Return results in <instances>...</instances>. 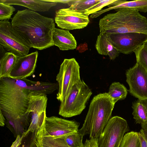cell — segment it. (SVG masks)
I'll use <instances>...</instances> for the list:
<instances>
[{"label": "cell", "instance_id": "1", "mask_svg": "<svg viewBox=\"0 0 147 147\" xmlns=\"http://www.w3.org/2000/svg\"><path fill=\"white\" fill-rule=\"evenodd\" d=\"M45 90L42 82L9 77L0 78V111L6 119V126L15 137L22 136L30 125L31 113L27 111L30 94H43Z\"/></svg>", "mask_w": 147, "mask_h": 147}, {"label": "cell", "instance_id": "2", "mask_svg": "<svg viewBox=\"0 0 147 147\" xmlns=\"http://www.w3.org/2000/svg\"><path fill=\"white\" fill-rule=\"evenodd\" d=\"M11 20L13 28L30 48L42 50L54 46L53 19L25 9L18 11Z\"/></svg>", "mask_w": 147, "mask_h": 147}, {"label": "cell", "instance_id": "3", "mask_svg": "<svg viewBox=\"0 0 147 147\" xmlns=\"http://www.w3.org/2000/svg\"><path fill=\"white\" fill-rule=\"evenodd\" d=\"M117 11L100 19V33L111 34L136 32L147 34V18L138 11L128 8L115 9Z\"/></svg>", "mask_w": 147, "mask_h": 147}, {"label": "cell", "instance_id": "4", "mask_svg": "<svg viewBox=\"0 0 147 147\" xmlns=\"http://www.w3.org/2000/svg\"><path fill=\"white\" fill-rule=\"evenodd\" d=\"M115 104L108 93L94 96L82 126L78 131L80 134L83 137L88 135L90 138H98L111 118Z\"/></svg>", "mask_w": 147, "mask_h": 147}, {"label": "cell", "instance_id": "5", "mask_svg": "<svg viewBox=\"0 0 147 147\" xmlns=\"http://www.w3.org/2000/svg\"><path fill=\"white\" fill-rule=\"evenodd\" d=\"M92 93L91 89L81 80L73 86L67 96L61 102L59 114L64 117L80 115Z\"/></svg>", "mask_w": 147, "mask_h": 147}, {"label": "cell", "instance_id": "6", "mask_svg": "<svg viewBox=\"0 0 147 147\" xmlns=\"http://www.w3.org/2000/svg\"><path fill=\"white\" fill-rule=\"evenodd\" d=\"M80 68L74 58L65 59L61 64L56 78L59 84L56 98L61 102L67 96L73 86L81 81Z\"/></svg>", "mask_w": 147, "mask_h": 147}, {"label": "cell", "instance_id": "7", "mask_svg": "<svg viewBox=\"0 0 147 147\" xmlns=\"http://www.w3.org/2000/svg\"><path fill=\"white\" fill-rule=\"evenodd\" d=\"M0 45L17 57L28 54L30 48L9 20L0 21Z\"/></svg>", "mask_w": 147, "mask_h": 147}, {"label": "cell", "instance_id": "8", "mask_svg": "<svg viewBox=\"0 0 147 147\" xmlns=\"http://www.w3.org/2000/svg\"><path fill=\"white\" fill-rule=\"evenodd\" d=\"M129 131L125 120L118 116L111 118L98 138V147H119L125 133Z\"/></svg>", "mask_w": 147, "mask_h": 147}, {"label": "cell", "instance_id": "9", "mask_svg": "<svg viewBox=\"0 0 147 147\" xmlns=\"http://www.w3.org/2000/svg\"><path fill=\"white\" fill-rule=\"evenodd\" d=\"M47 102L46 94L34 92L30 94L27 113H31V120L27 130L22 135L24 137L30 132H37L45 121Z\"/></svg>", "mask_w": 147, "mask_h": 147}, {"label": "cell", "instance_id": "10", "mask_svg": "<svg viewBox=\"0 0 147 147\" xmlns=\"http://www.w3.org/2000/svg\"><path fill=\"white\" fill-rule=\"evenodd\" d=\"M126 76L130 94L138 99H147V71L146 69L136 63L127 70Z\"/></svg>", "mask_w": 147, "mask_h": 147}, {"label": "cell", "instance_id": "11", "mask_svg": "<svg viewBox=\"0 0 147 147\" xmlns=\"http://www.w3.org/2000/svg\"><path fill=\"white\" fill-rule=\"evenodd\" d=\"M55 23L62 29L68 30L81 29L90 22L88 16L69 8L59 9L55 12Z\"/></svg>", "mask_w": 147, "mask_h": 147}, {"label": "cell", "instance_id": "12", "mask_svg": "<svg viewBox=\"0 0 147 147\" xmlns=\"http://www.w3.org/2000/svg\"><path fill=\"white\" fill-rule=\"evenodd\" d=\"M113 46L119 53L129 54L143 45L147 34L136 32L112 34L109 35Z\"/></svg>", "mask_w": 147, "mask_h": 147}, {"label": "cell", "instance_id": "13", "mask_svg": "<svg viewBox=\"0 0 147 147\" xmlns=\"http://www.w3.org/2000/svg\"><path fill=\"white\" fill-rule=\"evenodd\" d=\"M79 126L80 123L74 120H69L52 116L46 117L45 129L50 135L59 137L78 132Z\"/></svg>", "mask_w": 147, "mask_h": 147}, {"label": "cell", "instance_id": "14", "mask_svg": "<svg viewBox=\"0 0 147 147\" xmlns=\"http://www.w3.org/2000/svg\"><path fill=\"white\" fill-rule=\"evenodd\" d=\"M38 55V52L36 51L26 55L17 57L9 77L21 79L32 75L36 66Z\"/></svg>", "mask_w": 147, "mask_h": 147}, {"label": "cell", "instance_id": "15", "mask_svg": "<svg viewBox=\"0 0 147 147\" xmlns=\"http://www.w3.org/2000/svg\"><path fill=\"white\" fill-rule=\"evenodd\" d=\"M45 121L36 132V143L37 147H71L67 144L63 136L54 137L50 135L45 130Z\"/></svg>", "mask_w": 147, "mask_h": 147}, {"label": "cell", "instance_id": "16", "mask_svg": "<svg viewBox=\"0 0 147 147\" xmlns=\"http://www.w3.org/2000/svg\"><path fill=\"white\" fill-rule=\"evenodd\" d=\"M53 40L54 45L61 50H74L77 47V42L74 37L68 30L55 28Z\"/></svg>", "mask_w": 147, "mask_h": 147}, {"label": "cell", "instance_id": "17", "mask_svg": "<svg viewBox=\"0 0 147 147\" xmlns=\"http://www.w3.org/2000/svg\"><path fill=\"white\" fill-rule=\"evenodd\" d=\"M0 2L11 5L21 6L36 12L48 11L57 4L49 0H0Z\"/></svg>", "mask_w": 147, "mask_h": 147}, {"label": "cell", "instance_id": "18", "mask_svg": "<svg viewBox=\"0 0 147 147\" xmlns=\"http://www.w3.org/2000/svg\"><path fill=\"white\" fill-rule=\"evenodd\" d=\"M95 47L99 54L108 55L111 60H114L119 53L113 45L109 36L106 34L100 33L98 36Z\"/></svg>", "mask_w": 147, "mask_h": 147}, {"label": "cell", "instance_id": "19", "mask_svg": "<svg viewBox=\"0 0 147 147\" xmlns=\"http://www.w3.org/2000/svg\"><path fill=\"white\" fill-rule=\"evenodd\" d=\"M128 8L137 10L144 13L147 12V0L127 1L116 0L110 4L108 8L102 9L100 13L102 14L110 10L120 8Z\"/></svg>", "mask_w": 147, "mask_h": 147}, {"label": "cell", "instance_id": "20", "mask_svg": "<svg viewBox=\"0 0 147 147\" xmlns=\"http://www.w3.org/2000/svg\"><path fill=\"white\" fill-rule=\"evenodd\" d=\"M132 115L136 123L147 124V99H138L132 104Z\"/></svg>", "mask_w": 147, "mask_h": 147}, {"label": "cell", "instance_id": "21", "mask_svg": "<svg viewBox=\"0 0 147 147\" xmlns=\"http://www.w3.org/2000/svg\"><path fill=\"white\" fill-rule=\"evenodd\" d=\"M17 58L15 55L8 52L2 55L0 61V78L9 77Z\"/></svg>", "mask_w": 147, "mask_h": 147}, {"label": "cell", "instance_id": "22", "mask_svg": "<svg viewBox=\"0 0 147 147\" xmlns=\"http://www.w3.org/2000/svg\"><path fill=\"white\" fill-rule=\"evenodd\" d=\"M114 103L126 97L127 90L124 86L119 82H114L110 85L107 92Z\"/></svg>", "mask_w": 147, "mask_h": 147}, {"label": "cell", "instance_id": "23", "mask_svg": "<svg viewBox=\"0 0 147 147\" xmlns=\"http://www.w3.org/2000/svg\"><path fill=\"white\" fill-rule=\"evenodd\" d=\"M98 0H71L68 5L70 9L81 13H85L90 7L99 1Z\"/></svg>", "mask_w": 147, "mask_h": 147}, {"label": "cell", "instance_id": "24", "mask_svg": "<svg viewBox=\"0 0 147 147\" xmlns=\"http://www.w3.org/2000/svg\"><path fill=\"white\" fill-rule=\"evenodd\" d=\"M119 147H141L138 132L131 131L125 134Z\"/></svg>", "mask_w": 147, "mask_h": 147}, {"label": "cell", "instance_id": "25", "mask_svg": "<svg viewBox=\"0 0 147 147\" xmlns=\"http://www.w3.org/2000/svg\"><path fill=\"white\" fill-rule=\"evenodd\" d=\"M63 137L67 144L71 147H81L83 144V137L78 131Z\"/></svg>", "mask_w": 147, "mask_h": 147}, {"label": "cell", "instance_id": "26", "mask_svg": "<svg viewBox=\"0 0 147 147\" xmlns=\"http://www.w3.org/2000/svg\"><path fill=\"white\" fill-rule=\"evenodd\" d=\"M134 52L136 55V63L141 65L147 71V48L143 45Z\"/></svg>", "mask_w": 147, "mask_h": 147}, {"label": "cell", "instance_id": "27", "mask_svg": "<svg viewBox=\"0 0 147 147\" xmlns=\"http://www.w3.org/2000/svg\"><path fill=\"white\" fill-rule=\"evenodd\" d=\"M16 11L15 8L12 5L0 2V20H9Z\"/></svg>", "mask_w": 147, "mask_h": 147}, {"label": "cell", "instance_id": "28", "mask_svg": "<svg viewBox=\"0 0 147 147\" xmlns=\"http://www.w3.org/2000/svg\"><path fill=\"white\" fill-rule=\"evenodd\" d=\"M115 1V0H99L98 3L89 8L84 13L89 16L90 15L102 10L104 7L108 6Z\"/></svg>", "mask_w": 147, "mask_h": 147}, {"label": "cell", "instance_id": "29", "mask_svg": "<svg viewBox=\"0 0 147 147\" xmlns=\"http://www.w3.org/2000/svg\"><path fill=\"white\" fill-rule=\"evenodd\" d=\"M36 132H30L24 137L22 143L18 147H37L36 143Z\"/></svg>", "mask_w": 147, "mask_h": 147}, {"label": "cell", "instance_id": "30", "mask_svg": "<svg viewBox=\"0 0 147 147\" xmlns=\"http://www.w3.org/2000/svg\"><path fill=\"white\" fill-rule=\"evenodd\" d=\"M138 134L141 147H147V133L142 129Z\"/></svg>", "mask_w": 147, "mask_h": 147}, {"label": "cell", "instance_id": "31", "mask_svg": "<svg viewBox=\"0 0 147 147\" xmlns=\"http://www.w3.org/2000/svg\"><path fill=\"white\" fill-rule=\"evenodd\" d=\"M81 147H98V138L87 139Z\"/></svg>", "mask_w": 147, "mask_h": 147}, {"label": "cell", "instance_id": "32", "mask_svg": "<svg viewBox=\"0 0 147 147\" xmlns=\"http://www.w3.org/2000/svg\"><path fill=\"white\" fill-rule=\"evenodd\" d=\"M24 137L23 136H17L16 140L13 142L10 147H18L22 143Z\"/></svg>", "mask_w": 147, "mask_h": 147}, {"label": "cell", "instance_id": "33", "mask_svg": "<svg viewBox=\"0 0 147 147\" xmlns=\"http://www.w3.org/2000/svg\"><path fill=\"white\" fill-rule=\"evenodd\" d=\"M6 119L0 111V125L1 127L4 126L5 124Z\"/></svg>", "mask_w": 147, "mask_h": 147}, {"label": "cell", "instance_id": "34", "mask_svg": "<svg viewBox=\"0 0 147 147\" xmlns=\"http://www.w3.org/2000/svg\"><path fill=\"white\" fill-rule=\"evenodd\" d=\"M143 45L147 48V39L144 42Z\"/></svg>", "mask_w": 147, "mask_h": 147}]
</instances>
